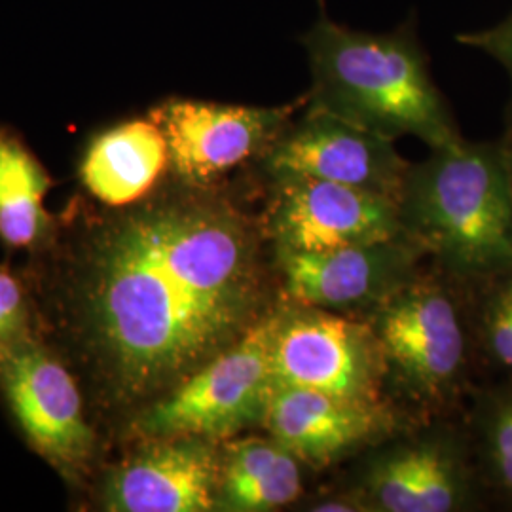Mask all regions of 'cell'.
Masks as SVG:
<instances>
[{
  "mask_svg": "<svg viewBox=\"0 0 512 512\" xmlns=\"http://www.w3.org/2000/svg\"><path fill=\"white\" fill-rule=\"evenodd\" d=\"M308 55V109L389 141L416 137L431 150L463 141L412 25L368 33L317 19L300 37Z\"/></svg>",
  "mask_w": 512,
  "mask_h": 512,
  "instance_id": "7a4b0ae2",
  "label": "cell"
},
{
  "mask_svg": "<svg viewBox=\"0 0 512 512\" xmlns=\"http://www.w3.org/2000/svg\"><path fill=\"white\" fill-rule=\"evenodd\" d=\"M308 511L315 512H365L374 511L372 505L366 501L365 495L361 492L353 495H330L313 501Z\"/></svg>",
  "mask_w": 512,
  "mask_h": 512,
  "instance_id": "7402d4cb",
  "label": "cell"
},
{
  "mask_svg": "<svg viewBox=\"0 0 512 512\" xmlns=\"http://www.w3.org/2000/svg\"><path fill=\"white\" fill-rule=\"evenodd\" d=\"M478 285L484 294L476 306V342L492 365L512 374V272Z\"/></svg>",
  "mask_w": 512,
  "mask_h": 512,
  "instance_id": "d6986e66",
  "label": "cell"
},
{
  "mask_svg": "<svg viewBox=\"0 0 512 512\" xmlns=\"http://www.w3.org/2000/svg\"><path fill=\"white\" fill-rule=\"evenodd\" d=\"M505 141V147H507V156H509V169H511V183H512V133L507 137V139H503Z\"/></svg>",
  "mask_w": 512,
  "mask_h": 512,
  "instance_id": "603a6c76",
  "label": "cell"
},
{
  "mask_svg": "<svg viewBox=\"0 0 512 512\" xmlns=\"http://www.w3.org/2000/svg\"><path fill=\"white\" fill-rule=\"evenodd\" d=\"M372 329L385 368L420 401L456 399L469 372V329L463 308L437 281H408L376 306Z\"/></svg>",
  "mask_w": 512,
  "mask_h": 512,
  "instance_id": "8992f818",
  "label": "cell"
},
{
  "mask_svg": "<svg viewBox=\"0 0 512 512\" xmlns=\"http://www.w3.org/2000/svg\"><path fill=\"white\" fill-rule=\"evenodd\" d=\"M300 105L251 107L173 97L148 116L164 131L173 179L217 186L234 169L260 160L289 128Z\"/></svg>",
  "mask_w": 512,
  "mask_h": 512,
  "instance_id": "52a82bcc",
  "label": "cell"
},
{
  "mask_svg": "<svg viewBox=\"0 0 512 512\" xmlns=\"http://www.w3.org/2000/svg\"><path fill=\"white\" fill-rule=\"evenodd\" d=\"M467 442L440 433L384 450L363 475L361 494L374 511L456 512L478 503Z\"/></svg>",
  "mask_w": 512,
  "mask_h": 512,
  "instance_id": "4fadbf2b",
  "label": "cell"
},
{
  "mask_svg": "<svg viewBox=\"0 0 512 512\" xmlns=\"http://www.w3.org/2000/svg\"><path fill=\"white\" fill-rule=\"evenodd\" d=\"M52 177L14 129L0 126V241L12 253L35 255L54 236L48 213Z\"/></svg>",
  "mask_w": 512,
  "mask_h": 512,
  "instance_id": "e0dca14e",
  "label": "cell"
},
{
  "mask_svg": "<svg viewBox=\"0 0 512 512\" xmlns=\"http://www.w3.org/2000/svg\"><path fill=\"white\" fill-rule=\"evenodd\" d=\"M395 423V412L382 401H355L275 382L260 425L302 463L327 467L384 439Z\"/></svg>",
  "mask_w": 512,
  "mask_h": 512,
  "instance_id": "5bb4252c",
  "label": "cell"
},
{
  "mask_svg": "<svg viewBox=\"0 0 512 512\" xmlns=\"http://www.w3.org/2000/svg\"><path fill=\"white\" fill-rule=\"evenodd\" d=\"M281 311H268L236 344L145 406L118 444L164 437L224 442L262 423L275 385V338Z\"/></svg>",
  "mask_w": 512,
  "mask_h": 512,
  "instance_id": "5b68a950",
  "label": "cell"
},
{
  "mask_svg": "<svg viewBox=\"0 0 512 512\" xmlns=\"http://www.w3.org/2000/svg\"><path fill=\"white\" fill-rule=\"evenodd\" d=\"M23 277L35 332L73 368L109 448L272 311L255 224L217 186L177 179L126 207L76 198Z\"/></svg>",
  "mask_w": 512,
  "mask_h": 512,
  "instance_id": "6da1fadb",
  "label": "cell"
},
{
  "mask_svg": "<svg viewBox=\"0 0 512 512\" xmlns=\"http://www.w3.org/2000/svg\"><path fill=\"white\" fill-rule=\"evenodd\" d=\"M270 179L266 234L274 249L321 253L404 236L393 198L298 175Z\"/></svg>",
  "mask_w": 512,
  "mask_h": 512,
  "instance_id": "30bf717a",
  "label": "cell"
},
{
  "mask_svg": "<svg viewBox=\"0 0 512 512\" xmlns=\"http://www.w3.org/2000/svg\"><path fill=\"white\" fill-rule=\"evenodd\" d=\"M220 442L202 437L135 440L107 461L92 503L105 512H213Z\"/></svg>",
  "mask_w": 512,
  "mask_h": 512,
  "instance_id": "ba28073f",
  "label": "cell"
},
{
  "mask_svg": "<svg viewBox=\"0 0 512 512\" xmlns=\"http://www.w3.org/2000/svg\"><path fill=\"white\" fill-rule=\"evenodd\" d=\"M302 461L274 439L234 437L220 442L215 511H279L304 492Z\"/></svg>",
  "mask_w": 512,
  "mask_h": 512,
  "instance_id": "2e32d148",
  "label": "cell"
},
{
  "mask_svg": "<svg viewBox=\"0 0 512 512\" xmlns=\"http://www.w3.org/2000/svg\"><path fill=\"white\" fill-rule=\"evenodd\" d=\"M258 162L270 177H310L397 202L410 167L397 152L395 141L308 107Z\"/></svg>",
  "mask_w": 512,
  "mask_h": 512,
  "instance_id": "8fae6325",
  "label": "cell"
},
{
  "mask_svg": "<svg viewBox=\"0 0 512 512\" xmlns=\"http://www.w3.org/2000/svg\"><path fill=\"white\" fill-rule=\"evenodd\" d=\"M475 429L484 478L512 505V384L497 387L482 397Z\"/></svg>",
  "mask_w": 512,
  "mask_h": 512,
  "instance_id": "ac0fdd59",
  "label": "cell"
},
{
  "mask_svg": "<svg viewBox=\"0 0 512 512\" xmlns=\"http://www.w3.org/2000/svg\"><path fill=\"white\" fill-rule=\"evenodd\" d=\"M456 38L463 46L492 55L505 67L512 82V12L501 23H497L490 29L461 33Z\"/></svg>",
  "mask_w": 512,
  "mask_h": 512,
  "instance_id": "44dd1931",
  "label": "cell"
},
{
  "mask_svg": "<svg viewBox=\"0 0 512 512\" xmlns=\"http://www.w3.org/2000/svg\"><path fill=\"white\" fill-rule=\"evenodd\" d=\"M0 397L25 444L73 492L90 494L109 444L73 368L37 332L0 346Z\"/></svg>",
  "mask_w": 512,
  "mask_h": 512,
  "instance_id": "277c9868",
  "label": "cell"
},
{
  "mask_svg": "<svg viewBox=\"0 0 512 512\" xmlns=\"http://www.w3.org/2000/svg\"><path fill=\"white\" fill-rule=\"evenodd\" d=\"M275 382L355 401H380L387 374L370 323L317 308L281 310L275 338Z\"/></svg>",
  "mask_w": 512,
  "mask_h": 512,
  "instance_id": "9c48e42d",
  "label": "cell"
},
{
  "mask_svg": "<svg viewBox=\"0 0 512 512\" xmlns=\"http://www.w3.org/2000/svg\"><path fill=\"white\" fill-rule=\"evenodd\" d=\"M35 332V304L25 277L0 268V346Z\"/></svg>",
  "mask_w": 512,
  "mask_h": 512,
  "instance_id": "ffe728a7",
  "label": "cell"
},
{
  "mask_svg": "<svg viewBox=\"0 0 512 512\" xmlns=\"http://www.w3.org/2000/svg\"><path fill=\"white\" fill-rule=\"evenodd\" d=\"M171 173L162 128L147 116L97 133L78 164V179L93 202L126 207L141 202Z\"/></svg>",
  "mask_w": 512,
  "mask_h": 512,
  "instance_id": "9a60e30c",
  "label": "cell"
},
{
  "mask_svg": "<svg viewBox=\"0 0 512 512\" xmlns=\"http://www.w3.org/2000/svg\"><path fill=\"white\" fill-rule=\"evenodd\" d=\"M421 249L406 236L321 253L275 249L283 293L300 308L378 306L414 279Z\"/></svg>",
  "mask_w": 512,
  "mask_h": 512,
  "instance_id": "7c38bea8",
  "label": "cell"
},
{
  "mask_svg": "<svg viewBox=\"0 0 512 512\" xmlns=\"http://www.w3.org/2000/svg\"><path fill=\"white\" fill-rule=\"evenodd\" d=\"M404 236L463 283L512 272V183L505 141L435 148L410 164L399 196Z\"/></svg>",
  "mask_w": 512,
  "mask_h": 512,
  "instance_id": "3957f363",
  "label": "cell"
}]
</instances>
